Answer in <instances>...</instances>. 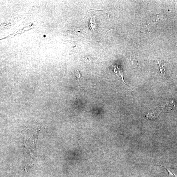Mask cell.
<instances>
[{"label": "cell", "instance_id": "cell-1", "mask_svg": "<svg viewBox=\"0 0 177 177\" xmlns=\"http://www.w3.org/2000/svg\"><path fill=\"white\" fill-rule=\"evenodd\" d=\"M156 15L154 16H152L148 18L146 24L143 27L144 30H150L154 28L156 23L157 21V17Z\"/></svg>", "mask_w": 177, "mask_h": 177}, {"label": "cell", "instance_id": "cell-2", "mask_svg": "<svg viewBox=\"0 0 177 177\" xmlns=\"http://www.w3.org/2000/svg\"><path fill=\"white\" fill-rule=\"evenodd\" d=\"M157 69H159L160 72L163 75H170V71L166 63L162 61L158 62L156 65Z\"/></svg>", "mask_w": 177, "mask_h": 177}, {"label": "cell", "instance_id": "cell-3", "mask_svg": "<svg viewBox=\"0 0 177 177\" xmlns=\"http://www.w3.org/2000/svg\"><path fill=\"white\" fill-rule=\"evenodd\" d=\"M114 68V71L115 73L117 74L122 79L123 83L126 84L125 81H124L123 77V70L122 68L119 67L118 66H113Z\"/></svg>", "mask_w": 177, "mask_h": 177}, {"label": "cell", "instance_id": "cell-4", "mask_svg": "<svg viewBox=\"0 0 177 177\" xmlns=\"http://www.w3.org/2000/svg\"><path fill=\"white\" fill-rule=\"evenodd\" d=\"M170 177H177V169L167 168Z\"/></svg>", "mask_w": 177, "mask_h": 177}, {"label": "cell", "instance_id": "cell-5", "mask_svg": "<svg viewBox=\"0 0 177 177\" xmlns=\"http://www.w3.org/2000/svg\"><path fill=\"white\" fill-rule=\"evenodd\" d=\"M90 26L92 30L94 31L96 30L97 28V25L95 21V18L94 17H92L90 22Z\"/></svg>", "mask_w": 177, "mask_h": 177}, {"label": "cell", "instance_id": "cell-6", "mask_svg": "<svg viewBox=\"0 0 177 177\" xmlns=\"http://www.w3.org/2000/svg\"><path fill=\"white\" fill-rule=\"evenodd\" d=\"M158 115L157 113H149V114L147 115L146 116L147 118H157Z\"/></svg>", "mask_w": 177, "mask_h": 177}, {"label": "cell", "instance_id": "cell-7", "mask_svg": "<svg viewBox=\"0 0 177 177\" xmlns=\"http://www.w3.org/2000/svg\"><path fill=\"white\" fill-rule=\"evenodd\" d=\"M76 77L78 79V81H80V79L81 78V75L80 72L78 70H76Z\"/></svg>", "mask_w": 177, "mask_h": 177}]
</instances>
